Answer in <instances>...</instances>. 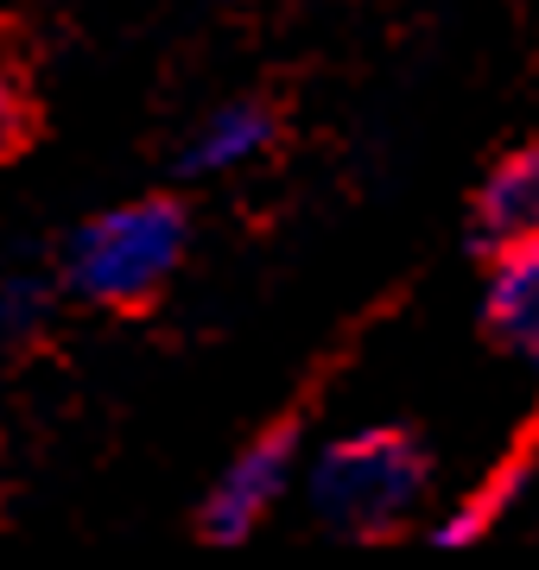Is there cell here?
Masks as SVG:
<instances>
[{
    "instance_id": "6da1fadb",
    "label": "cell",
    "mask_w": 539,
    "mask_h": 570,
    "mask_svg": "<svg viewBox=\"0 0 539 570\" xmlns=\"http://www.w3.org/2000/svg\"><path fill=\"white\" fill-rule=\"evenodd\" d=\"M425 494V450L406 431L369 425L312 463V508L343 539H388Z\"/></svg>"
},
{
    "instance_id": "7a4b0ae2",
    "label": "cell",
    "mask_w": 539,
    "mask_h": 570,
    "mask_svg": "<svg viewBox=\"0 0 539 570\" xmlns=\"http://www.w3.org/2000/svg\"><path fill=\"white\" fill-rule=\"evenodd\" d=\"M185 242H190L185 209L171 204V197H140V204H121V209H108V216H96L70 242L63 273H70V285L84 292L89 305L140 311L178 273Z\"/></svg>"
},
{
    "instance_id": "3957f363",
    "label": "cell",
    "mask_w": 539,
    "mask_h": 570,
    "mask_svg": "<svg viewBox=\"0 0 539 570\" xmlns=\"http://www.w3.org/2000/svg\"><path fill=\"white\" fill-rule=\"evenodd\" d=\"M292 456H298V425H273L267 438H254V444L216 475V489H209L204 513H197L204 539H216V546L254 539V527H261L273 513V501L286 494Z\"/></svg>"
},
{
    "instance_id": "277c9868",
    "label": "cell",
    "mask_w": 539,
    "mask_h": 570,
    "mask_svg": "<svg viewBox=\"0 0 539 570\" xmlns=\"http://www.w3.org/2000/svg\"><path fill=\"white\" fill-rule=\"evenodd\" d=\"M489 336L501 348H514L527 362H539V228L520 242L496 247V273H489Z\"/></svg>"
},
{
    "instance_id": "5b68a950",
    "label": "cell",
    "mask_w": 539,
    "mask_h": 570,
    "mask_svg": "<svg viewBox=\"0 0 539 570\" xmlns=\"http://www.w3.org/2000/svg\"><path fill=\"white\" fill-rule=\"evenodd\" d=\"M539 228V146H520L489 171V184L477 190V209H470V242L482 254L520 242Z\"/></svg>"
},
{
    "instance_id": "8992f818",
    "label": "cell",
    "mask_w": 539,
    "mask_h": 570,
    "mask_svg": "<svg viewBox=\"0 0 539 570\" xmlns=\"http://www.w3.org/2000/svg\"><path fill=\"white\" fill-rule=\"evenodd\" d=\"M273 115L261 102H228V108H216L197 134H190V146L178 153V171L185 178H216V171H235V165H248V159H261L273 146Z\"/></svg>"
},
{
    "instance_id": "52a82bcc",
    "label": "cell",
    "mask_w": 539,
    "mask_h": 570,
    "mask_svg": "<svg viewBox=\"0 0 539 570\" xmlns=\"http://www.w3.org/2000/svg\"><path fill=\"white\" fill-rule=\"evenodd\" d=\"M520 489H527V463H508L496 482H482V489L470 494V501H463V508H457L444 527H438V546H470V539H482V532L496 527L501 513L514 508Z\"/></svg>"
},
{
    "instance_id": "ba28073f",
    "label": "cell",
    "mask_w": 539,
    "mask_h": 570,
    "mask_svg": "<svg viewBox=\"0 0 539 570\" xmlns=\"http://www.w3.org/2000/svg\"><path fill=\"white\" fill-rule=\"evenodd\" d=\"M45 324V285L39 279H0V336L7 343H20V336H32V330Z\"/></svg>"
},
{
    "instance_id": "9c48e42d",
    "label": "cell",
    "mask_w": 539,
    "mask_h": 570,
    "mask_svg": "<svg viewBox=\"0 0 539 570\" xmlns=\"http://www.w3.org/2000/svg\"><path fill=\"white\" fill-rule=\"evenodd\" d=\"M26 140V102H20V82L0 77V159Z\"/></svg>"
}]
</instances>
